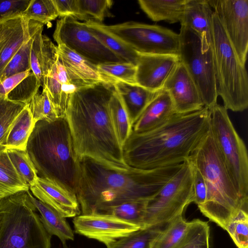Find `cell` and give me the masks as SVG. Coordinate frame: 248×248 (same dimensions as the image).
I'll return each mask as SVG.
<instances>
[{
  "instance_id": "cell-1",
  "label": "cell",
  "mask_w": 248,
  "mask_h": 248,
  "mask_svg": "<svg viewBox=\"0 0 248 248\" xmlns=\"http://www.w3.org/2000/svg\"><path fill=\"white\" fill-rule=\"evenodd\" d=\"M114 84L98 83L75 91L70 96L65 116L76 155L121 170H128L123 147L116 136L108 103Z\"/></svg>"
},
{
  "instance_id": "cell-2",
  "label": "cell",
  "mask_w": 248,
  "mask_h": 248,
  "mask_svg": "<svg viewBox=\"0 0 248 248\" xmlns=\"http://www.w3.org/2000/svg\"><path fill=\"white\" fill-rule=\"evenodd\" d=\"M76 196L82 215L101 214L108 208L148 200L178 171L182 163L152 169L121 170L84 158Z\"/></svg>"
},
{
  "instance_id": "cell-3",
  "label": "cell",
  "mask_w": 248,
  "mask_h": 248,
  "mask_svg": "<svg viewBox=\"0 0 248 248\" xmlns=\"http://www.w3.org/2000/svg\"><path fill=\"white\" fill-rule=\"evenodd\" d=\"M210 129L209 108L175 113L162 124L147 131L133 130L123 147L130 167L148 170L183 163Z\"/></svg>"
},
{
  "instance_id": "cell-4",
  "label": "cell",
  "mask_w": 248,
  "mask_h": 248,
  "mask_svg": "<svg viewBox=\"0 0 248 248\" xmlns=\"http://www.w3.org/2000/svg\"><path fill=\"white\" fill-rule=\"evenodd\" d=\"M188 159L202 174L206 186V201L199 210L225 229L240 209L248 211V202L237 191L210 129Z\"/></svg>"
},
{
  "instance_id": "cell-5",
  "label": "cell",
  "mask_w": 248,
  "mask_h": 248,
  "mask_svg": "<svg viewBox=\"0 0 248 248\" xmlns=\"http://www.w3.org/2000/svg\"><path fill=\"white\" fill-rule=\"evenodd\" d=\"M40 121L35 136L37 167L43 177L54 180L76 195L80 161L66 116L53 121Z\"/></svg>"
},
{
  "instance_id": "cell-6",
  "label": "cell",
  "mask_w": 248,
  "mask_h": 248,
  "mask_svg": "<svg viewBox=\"0 0 248 248\" xmlns=\"http://www.w3.org/2000/svg\"><path fill=\"white\" fill-rule=\"evenodd\" d=\"M28 191L0 200V248H51L52 236L44 228Z\"/></svg>"
},
{
  "instance_id": "cell-7",
  "label": "cell",
  "mask_w": 248,
  "mask_h": 248,
  "mask_svg": "<svg viewBox=\"0 0 248 248\" xmlns=\"http://www.w3.org/2000/svg\"><path fill=\"white\" fill-rule=\"evenodd\" d=\"M212 47L218 96L221 97L223 106L227 110L243 111L248 107V77L246 65L240 61L214 12Z\"/></svg>"
},
{
  "instance_id": "cell-8",
  "label": "cell",
  "mask_w": 248,
  "mask_h": 248,
  "mask_svg": "<svg viewBox=\"0 0 248 248\" xmlns=\"http://www.w3.org/2000/svg\"><path fill=\"white\" fill-rule=\"evenodd\" d=\"M209 110L211 133L237 191L248 202V156L245 144L223 106L217 104Z\"/></svg>"
},
{
  "instance_id": "cell-9",
  "label": "cell",
  "mask_w": 248,
  "mask_h": 248,
  "mask_svg": "<svg viewBox=\"0 0 248 248\" xmlns=\"http://www.w3.org/2000/svg\"><path fill=\"white\" fill-rule=\"evenodd\" d=\"M193 165L188 158L174 176L148 200L143 228L166 224L194 202Z\"/></svg>"
},
{
  "instance_id": "cell-10",
  "label": "cell",
  "mask_w": 248,
  "mask_h": 248,
  "mask_svg": "<svg viewBox=\"0 0 248 248\" xmlns=\"http://www.w3.org/2000/svg\"><path fill=\"white\" fill-rule=\"evenodd\" d=\"M179 57L196 83L204 107L216 105L218 94L212 46L204 47L201 36L181 26Z\"/></svg>"
},
{
  "instance_id": "cell-11",
  "label": "cell",
  "mask_w": 248,
  "mask_h": 248,
  "mask_svg": "<svg viewBox=\"0 0 248 248\" xmlns=\"http://www.w3.org/2000/svg\"><path fill=\"white\" fill-rule=\"evenodd\" d=\"M102 25L138 54L179 55V33L168 28L135 21Z\"/></svg>"
},
{
  "instance_id": "cell-12",
  "label": "cell",
  "mask_w": 248,
  "mask_h": 248,
  "mask_svg": "<svg viewBox=\"0 0 248 248\" xmlns=\"http://www.w3.org/2000/svg\"><path fill=\"white\" fill-rule=\"evenodd\" d=\"M53 38L91 63L97 66L113 62H125L106 47L88 29L83 22L72 16L57 21Z\"/></svg>"
},
{
  "instance_id": "cell-13",
  "label": "cell",
  "mask_w": 248,
  "mask_h": 248,
  "mask_svg": "<svg viewBox=\"0 0 248 248\" xmlns=\"http://www.w3.org/2000/svg\"><path fill=\"white\" fill-rule=\"evenodd\" d=\"M241 62L248 50V0H208Z\"/></svg>"
},
{
  "instance_id": "cell-14",
  "label": "cell",
  "mask_w": 248,
  "mask_h": 248,
  "mask_svg": "<svg viewBox=\"0 0 248 248\" xmlns=\"http://www.w3.org/2000/svg\"><path fill=\"white\" fill-rule=\"evenodd\" d=\"M77 233L95 239L106 247L140 227L106 214L80 215L73 219Z\"/></svg>"
},
{
  "instance_id": "cell-15",
  "label": "cell",
  "mask_w": 248,
  "mask_h": 248,
  "mask_svg": "<svg viewBox=\"0 0 248 248\" xmlns=\"http://www.w3.org/2000/svg\"><path fill=\"white\" fill-rule=\"evenodd\" d=\"M163 89L169 93L175 113H190L204 107L196 83L180 61L165 82Z\"/></svg>"
},
{
  "instance_id": "cell-16",
  "label": "cell",
  "mask_w": 248,
  "mask_h": 248,
  "mask_svg": "<svg viewBox=\"0 0 248 248\" xmlns=\"http://www.w3.org/2000/svg\"><path fill=\"white\" fill-rule=\"evenodd\" d=\"M136 83L150 91L158 92L180 62L177 55L139 54Z\"/></svg>"
},
{
  "instance_id": "cell-17",
  "label": "cell",
  "mask_w": 248,
  "mask_h": 248,
  "mask_svg": "<svg viewBox=\"0 0 248 248\" xmlns=\"http://www.w3.org/2000/svg\"><path fill=\"white\" fill-rule=\"evenodd\" d=\"M32 195L63 217H75L81 210L76 195L50 179L39 177L30 189Z\"/></svg>"
},
{
  "instance_id": "cell-18",
  "label": "cell",
  "mask_w": 248,
  "mask_h": 248,
  "mask_svg": "<svg viewBox=\"0 0 248 248\" xmlns=\"http://www.w3.org/2000/svg\"><path fill=\"white\" fill-rule=\"evenodd\" d=\"M87 86H89L69 74L59 56L58 60L45 77L42 88L46 91L58 116L61 117L65 115L66 109L72 94L77 90Z\"/></svg>"
},
{
  "instance_id": "cell-19",
  "label": "cell",
  "mask_w": 248,
  "mask_h": 248,
  "mask_svg": "<svg viewBox=\"0 0 248 248\" xmlns=\"http://www.w3.org/2000/svg\"><path fill=\"white\" fill-rule=\"evenodd\" d=\"M29 21L19 16L0 22V77L11 59L31 37Z\"/></svg>"
},
{
  "instance_id": "cell-20",
  "label": "cell",
  "mask_w": 248,
  "mask_h": 248,
  "mask_svg": "<svg viewBox=\"0 0 248 248\" xmlns=\"http://www.w3.org/2000/svg\"><path fill=\"white\" fill-rule=\"evenodd\" d=\"M213 13L208 0H187L180 22L198 33L205 47L212 46Z\"/></svg>"
},
{
  "instance_id": "cell-21",
  "label": "cell",
  "mask_w": 248,
  "mask_h": 248,
  "mask_svg": "<svg viewBox=\"0 0 248 248\" xmlns=\"http://www.w3.org/2000/svg\"><path fill=\"white\" fill-rule=\"evenodd\" d=\"M175 113L172 100L165 90L158 91L132 125V130L141 133L153 129Z\"/></svg>"
},
{
  "instance_id": "cell-22",
  "label": "cell",
  "mask_w": 248,
  "mask_h": 248,
  "mask_svg": "<svg viewBox=\"0 0 248 248\" xmlns=\"http://www.w3.org/2000/svg\"><path fill=\"white\" fill-rule=\"evenodd\" d=\"M59 57L67 71L75 78L91 86L98 83L114 84L116 82L105 76L97 66L89 62L64 45L57 46Z\"/></svg>"
},
{
  "instance_id": "cell-23",
  "label": "cell",
  "mask_w": 248,
  "mask_h": 248,
  "mask_svg": "<svg viewBox=\"0 0 248 248\" xmlns=\"http://www.w3.org/2000/svg\"><path fill=\"white\" fill-rule=\"evenodd\" d=\"M114 86L123 101L132 125L158 92L150 91L136 84L121 81L117 82Z\"/></svg>"
},
{
  "instance_id": "cell-24",
  "label": "cell",
  "mask_w": 248,
  "mask_h": 248,
  "mask_svg": "<svg viewBox=\"0 0 248 248\" xmlns=\"http://www.w3.org/2000/svg\"><path fill=\"white\" fill-rule=\"evenodd\" d=\"M31 201L40 213L41 222L46 231L51 235L59 238L62 244L74 240V233L65 218L58 211L35 198L28 191Z\"/></svg>"
},
{
  "instance_id": "cell-25",
  "label": "cell",
  "mask_w": 248,
  "mask_h": 248,
  "mask_svg": "<svg viewBox=\"0 0 248 248\" xmlns=\"http://www.w3.org/2000/svg\"><path fill=\"white\" fill-rule=\"evenodd\" d=\"M187 0H139L141 9L155 22H180Z\"/></svg>"
},
{
  "instance_id": "cell-26",
  "label": "cell",
  "mask_w": 248,
  "mask_h": 248,
  "mask_svg": "<svg viewBox=\"0 0 248 248\" xmlns=\"http://www.w3.org/2000/svg\"><path fill=\"white\" fill-rule=\"evenodd\" d=\"M36 123L26 104L12 124L3 146L7 149L27 150L29 138Z\"/></svg>"
},
{
  "instance_id": "cell-27",
  "label": "cell",
  "mask_w": 248,
  "mask_h": 248,
  "mask_svg": "<svg viewBox=\"0 0 248 248\" xmlns=\"http://www.w3.org/2000/svg\"><path fill=\"white\" fill-rule=\"evenodd\" d=\"M83 23L109 50L123 61L136 65L139 54L124 41L105 29L101 23L90 20Z\"/></svg>"
},
{
  "instance_id": "cell-28",
  "label": "cell",
  "mask_w": 248,
  "mask_h": 248,
  "mask_svg": "<svg viewBox=\"0 0 248 248\" xmlns=\"http://www.w3.org/2000/svg\"><path fill=\"white\" fill-rule=\"evenodd\" d=\"M29 189L18 174L6 148L0 146V197L4 198Z\"/></svg>"
},
{
  "instance_id": "cell-29",
  "label": "cell",
  "mask_w": 248,
  "mask_h": 248,
  "mask_svg": "<svg viewBox=\"0 0 248 248\" xmlns=\"http://www.w3.org/2000/svg\"><path fill=\"white\" fill-rule=\"evenodd\" d=\"M108 107L116 136L123 147L132 131V125L123 101L116 90L111 96Z\"/></svg>"
},
{
  "instance_id": "cell-30",
  "label": "cell",
  "mask_w": 248,
  "mask_h": 248,
  "mask_svg": "<svg viewBox=\"0 0 248 248\" xmlns=\"http://www.w3.org/2000/svg\"><path fill=\"white\" fill-rule=\"evenodd\" d=\"M166 224L141 228L112 243L107 248H150Z\"/></svg>"
},
{
  "instance_id": "cell-31",
  "label": "cell",
  "mask_w": 248,
  "mask_h": 248,
  "mask_svg": "<svg viewBox=\"0 0 248 248\" xmlns=\"http://www.w3.org/2000/svg\"><path fill=\"white\" fill-rule=\"evenodd\" d=\"M148 200L125 202L108 208L102 214L114 216L124 221L143 228L144 219Z\"/></svg>"
},
{
  "instance_id": "cell-32",
  "label": "cell",
  "mask_w": 248,
  "mask_h": 248,
  "mask_svg": "<svg viewBox=\"0 0 248 248\" xmlns=\"http://www.w3.org/2000/svg\"><path fill=\"white\" fill-rule=\"evenodd\" d=\"M209 235L208 222L195 219L189 222L184 236L173 248H209Z\"/></svg>"
},
{
  "instance_id": "cell-33",
  "label": "cell",
  "mask_w": 248,
  "mask_h": 248,
  "mask_svg": "<svg viewBox=\"0 0 248 248\" xmlns=\"http://www.w3.org/2000/svg\"><path fill=\"white\" fill-rule=\"evenodd\" d=\"M189 222L180 215L168 223L152 242L150 248H173L184 236Z\"/></svg>"
},
{
  "instance_id": "cell-34",
  "label": "cell",
  "mask_w": 248,
  "mask_h": 248,
  "mask_svg": "<svg viewBox=\"0 0 248 248\" xmlns=\"http://www.w3.org/2000/svg\"><path fill=\"white\" fill-rule=\"evenodd\" d=\"M6 150L11 161L24 182L29 187L34 185L38 178L37 170L27 150L6 149Z\"/></svg>"
},
{
  "instance_id": "cell-35",
  "label": "cell",
  "mask_w": 248,
  "mask_h": 248,
  "mask_svg": "<svg viewBox=\"0 0 248 248\" xmlns=\"http://www.w3.org/2000/svg\"><path fill=\"white\" fill-rule=\"evenodd\" d=\"M30 32L32 37L30 53L31 71L35 75L43 87L44 78L42 73V31L44 25L38 22L29 21Z\"/></svg>"
},
{
  "instance_id": "cell-36",
  "label": "cell",
  "mask_w": 248,
  "mask_h": 248,
  "mask_svg": "<svg viewBox=\"0 0 248 248\" xmlns=\"http://www.w3.org/2000/svg\"><path fill=\"white\" fill-rule=\"evenodd\" d=\"M113 1L111 0H77L79 19L101 23L110 15L109 10Z\"/></svg>"
},
{
  "instance_id": "cell-37",
  "label": "cell",
  "mask_w": 248,
  "mask_h": 248,
  "mask_svg": "<svg viewBox=\"0 0 248 248\" xmlns=\"http://www.w3.org/2000/svg\"><path fill=\"white\" fill-rule=\"evenodd\" d=\"M22 16L44 25L55 19L59 14L53 0H31Z\"/></svg>"
},
{
  "instance_id": "cell-38",
  "label": "cell",
  "mask_w": 248,
  "mask_h": 248,
  "mask_svg": "<svg viewBox=\"0 0 248 248\" xmlns=\"http://www.w3.org/2000/svg\"><path fill=\"white\" fill-rule=\"evenodd\" d=\"M105 76L114 80L129 84L136 83V65L128 62H113L97 66Z\"/></svg>"
},
{
  "instance_id": "cell-39",
  "label": "cell",
  "mask_w": 248,
  "mask_h": 248,
  "mask_svg": "<svg viewBox=\"0 0 248 248\" xmlns=\"http://www.w3.org/2000/svg\"><path fill=\"white\" fill-rule=\"evenodd\" d=\"M224 230L237 248H248V211L240 209L230 219Z\"/></svg>"
},
{
  "instance_id": "cell-40",
  "label": "cell",
  "mask_w": 248,
  "mask_h": 248,
  "mask_svg": "<svg viewBox=\"0 0 248 248\" xmlns=\"http://www.w3.org/2000/svg\"><path fill=\"white\" fill-rule=\"evenodd\" d=\"M34 121H53L59 117L46 91L36 93L27 104Z\"/></svg>"
},
{
  "instance_id": "cell-41",
  "label": "cell",
  "mask_w": 248,
  "mask_h": 248,
  "mask_svg": "<svg viewBox=\"0 0 248 248\" xmlns=\"http://www.w3.org/2000/svg\"><path fill=\"white\" fill-rule=\"evenodd\" d=\"M24 43L14 55L4 68L0 80L12 75L31 70L30 53L32 42V37Z\"/></svg>"
},
{
  "instance_id": "cell-42",
  "label": "cell",
  "mask_w": 248,
  "mask_h": 248,
  "mask_svg": "<svg viewBox=\"0 0 248 248\" xmlns=\"http://www.w3.org/2000/svg\"><path fill=\"white\" fill-rule=\"evenodd\" d=\"M26 104L7 98L0 99V146H3L12 124Z\"/></svg>"
},
{
  "instance_id": "cell-43",
  "label": "cell",
  "mask_w": 248,
  "mask_h": 248,
  "mask_svg": "<svg viewBox=\"0 0 248 248\" xmlns=\"http://www.w3.org/2000/svg\"><path fill=\"white\" fill-rule=\"evenodd\" d=\"M40 83L35 75L31 73L7 95L6 98L14 101L27 104L38 92Z\"/></svg>"
},
{
  "instance_id": "cell-44",
  "label": "cell",
  "mask_w": 248,
  "mask_h": 248,
  "mask_svg": "<svg viewBox=\"0 0 248 248\" xmlns=\"http://www.w3.org/2000/svg\"><path fill=\"white\" fill-rule=\"evenodd\" d=\"M31 0H0V22L22 16Z\"/></svg>"
},
{
  "instance_id": "cell-45",
  "label": "cell",
  "mask_w": 248,
  "mask_h": 248,
  "mask_svg": "<svg viewBox=\"0 0 248 248\" xmlns=\"http://www.w3.org/2000/svg\"><path fill=\"white\" fill-rule=\"evenodd\" d=\"M193 168V202L196 204L199 208L202 207L205 202L207 196V188L203 176L194 165Z\"/></svg>"
},
{
  "instance_id": "cell-46",
  "label": "cell",
  "mask_w": 248,
  "mask_h": 248,
  "mask_svg": "<svg viewBox=\"0 0 248 248\" xmlns=\"http://www.w3.org/2000/svg\"><path fill=\"white\" fill-rule=\"evenodd\" d=\"M31 70L19 73L0 80V99L6 98L8 93L30 75Z\"/></svg>"
},
{
  "instance_id": "cell-47",
  "label": "cell",
  "mask_w": 248,
  "mask_h": 248,
  "mask_svg": "<svg viewBox=\"0 0 248 248\" xmlns=\"http://www.w3.org/2000/svg\"><path fill=\"white\" fill-rule=\"evenodd\" d=\"M59 16L61 17L72 16L79 19V10L77 0H53Z\"/></svg>"
},
{
  "instance_id": "cell-48",
  "label": "cell",
  "mask_w": 248,
  "mask_h": 248,
  "mask_svg": "<svg viewBox=\"0 0 248 248\" xmlns=\"http://www.w3.org/2000/svg\"><path fill=\"white\" fill-rule=\"evenodd\" d=\"M63 248H69V247L66 245V243L62 244Z\"/></svg>"
},
{
  "instance_id": "cell-49",
  "label": "cell",
  "mask_w": 248,
  "mask_h": 248,
  "mask_svg": "<svg viewBox=\"0 0 248 248\" xmlns=\"http://www.w3.org/2000/svg\"><path fill=\"white\" fill-rule=\"evenodd\" d=\"M2 198V197H0V200H1V199Z\"/></svg>"
}]
</instances>
